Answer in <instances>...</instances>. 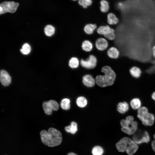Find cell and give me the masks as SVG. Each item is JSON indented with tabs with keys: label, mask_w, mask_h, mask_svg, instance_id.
I'll use <instances>...</instances> for the list:
<instances>
[{
	"label": "cell",
	"mask_w": 155,
	"mask_h": 155,
	"mask_svg": "<svg viewBox=\"0 0 155 155\" xmlns=\"http://www.w3.org/2000/svg\"><path fill=\"white\" fill-rule=\"evenodd\" d=\"M40 135L42 142L49 147L57 146L60 144L62 141L61 133L54 128H49L48 131L42 130L40 132Z\"/></svg>",
	"instance_id": "cell-1"
},
{
	"label": "cell",
	"mask_w": 155,
	"mask_h": 155,
	"mask_svg": "<svg viewBox=\"0 0 155 155\" xmlns=\"http://www.w3.org/2000/svg\"><path fill=\"white\" fill-rule=\"evenodd\" d=\"M101 71L103 74L97 75L95 79L97 85L101 87L112 85L116 77L114 70L110 66L106 65L102 68Z\"/></svg>",
	"instance_id": "cell-2"
},
{
	"label": "cell",
	"mask_w": 155,
	"mask_h": 155,
	"mask_svg": "<svg viewBox=\"0 0 155 155\" xmlns=\"http://www.w3.org/2000/svg\"><path fill=\"white\" fill-rule=\"evenodd\" d=\"M117 150L120 152H126L129 155H132L137 151L138 146L133 140L125 137L121 139L116 144Z\"/></svg>",
	"instance_id": "cell-3"
},
{
	"label": "cell",
	"mask_w": 155,
	"mask_h": 155,
	"mask_svg": "<svg viewBox=\"0 0 155 155\" xmlns=\"http://www.w3.org/2000/svg\"><path fill=\"white\" fill-rule=\"evenodd\" d=\"M120 124L122 131L129 135L134 134L137 130V123L132 116H128L125 119L122 120Z\"/></svg>",
	"instance_id": "cell-4"
},
{
	"label": "cell",
	"mask_w": 155,
	"mask_h": 155,
	"mask_svg": "<svg viewBox=\"0 0 155 155\" xmlns=\"http://www.w3.org/2000/svg\"><path fill=\"white\" fill-rule=\"evenodd\" d=\"M137 117L144 125L147 126L152 125L155 119L154 115L149 113L148 108L145 106L141 107L138 110Z\"/></svg>",
	"instance_id": "cell-5"
},
{
	"label": "cell",
	"mask_w": 155,
	"mask_h": 155,
	"mask_svg": "<svg viewBox=\"0 0 155 155\" xmlns=\"http://www.w3.org/2000/svg\"><path fill=\"white\" fill-rule=\"evenodd\" d=\"M19 5V3L13 1H4L1 3L0 6L3 8L2 14L6 13H14L17 10Z\"/></svg>",
	"instance_id": "cell-6"
},
{
	"label": "cell",
	"mask_w": 155,
	"mask_h": 155,
	"mask_svg": "<svg viewBox=\"0 0 155 155\" xmlns=\"http://www.w3.org/2000/svg\"><path fill=\"white\" fill-rule=\"evenodd\" d=\"M97 62L96 57L94 55L91 54L86 59H81L80 60V65L85 69L91 70L96 67Z\"/></svg>",
	"instance_id": "cell-7"
},
{
	"label": "cell",
	"mask_w": 155,
	"mask_h": 155,
	"mask_svg": "<svg viewBox=\"0 0 155 155\" xmlns=\"http://www.w3.org/2000/svg\"><path fill=\"white\" fill-rule=\"evenodd\" d=\"M133 140L137 144L148 143L150 141V137L147 131H139L135 133L132 137Z\"/></svg>",
	"instance_id": "cell-8"
},
{
	"label": "cell",
	"mask_w": 155,
	"mask_h": 155,
	"mask_svg": "<svg viewBox=\"0 0 155 155\" xmlns=\"http://www.w3.org/2000/svg\"><path fill=\"white\" fill-rule=\"evenodd\" d=\"M95 45L98 50L102 51L108 49V40L104 37H100L96 40Z\"/></svg>",
	"instance_id": "cell-9"
},
{
	"label": "cell",
	"mask_w": 155,
	"mask_h": 155,
	"mask_svg": "<svg viewBox=\"0 0 155 155\" xmlns=\"http://www.w3.org/2000/svg\"><path fill=\"white\" fill-rule=\"evenodd\" d=\"M96 31L98 34L103 36L115 32V29L112 28L108 25L100 26L97 28Z\"/></svg>",
	"instance_id": "cell-10"
},
{
	"label": "cell",
	"mask_w": 155,
	"mask_h": 155,
	"mask_svg": "<svg viewBox=\"0 0 155 155\" xmlns=\"http://www.w3.org/2000/svg\"><path fill=\"white\" fill-rule=\"evenodd\" d=\"M0 80L1 84L4 86L9 85L11 82V78L6 71L2 70L0 71Z\"/></svg>",
	"instance_id": "cell-11"
},
{
	"label": "cell",
	"mask_w": 155,
	"mask_h": 155,
	"mask_svg": "<svg viewBox=\"0 0 155 155\" xmlns=\"http://www.w3.org/2000/svg\"><path fill=\"white\" fill-rule=\"evenodd\" d=\"M120 54L119 50L115 46L111 47L107 50V55L111 59H118Z\"/></svg>",
	"instance_id": "cell-12"
},
{
	"label": "cell",
	"mask_w": 155,
	"mask_h": 155,
	"mask_svg": "<svg viewBox=\"0 0 155 155\" xmlns=\"http://www.w3.org/2000/svg\"><path fill=\"white\" fill-rule=\"evenodd\" d=\"M82 82L85 86L88 87L93 86L96 82L95 79L90 74H86L83 76Z\"/></svg>",
	"instance_id": "cell-13"
},
{
	"label": "cell",
	"mask_w": 155,
	"mask_h": 155,
	"mask_svg": "<svg viewBox=\"0 0 155 155\" xmlns=\"http://www.w3.org/2000/svg\"><path fill=\"white\" fill-rule=\"evenodd\" d=\"M107 22L109 25L115 26L119 23V20L115 13L110 12L107 14Z\"/></svg>",
	"instance_id": "cell-14"
},
{
	"label": "cell",
	"mask_w": 155,
	"mask_h": 155,
	"mask_svg": "<svg viewBox=\"0 0 155 155\" xmlns=\"http://www.w3.org/2000/svg\"><path fill=\"white\" fill-rule=\"evenodd\" d=\"M97 28V26L96 24L89 23L85 26L84 30L86 34L91 35L93 34Z\"/></svg>",
	"instance_id": "cell-15"
},
{
	"label": "cell",
	"mask_w": 155,
	"mask_h": 155,
	"mask_svg": "<svg viewBox=\"0 0 155 155\" xmlns=\"http://www.w3.org/2000/svg\"><path fill=\"white\" fill-rule=\"evenodd\" d=\"M94 47L92 42L88 40H85L82 42L81 47L82 49L84 51L89 52L92 51Z\"/></svg>",
	"instance_id": "cell-16"
},
{
	"label": "cell",
	"mask_w": 155,
	"mask_h": 155,
	"mask_svg": "<svg viewBox=\"0 0 155 155\" xmlns=\"http://www.w3.org/2000/svg\"><path fill=\"white\" fill-rule=\"evenodd\" d=\"M129 109V105L125 102H119L117 105V110L120 113L124 114Z\"/></svg>",
	"instance_id": "cell-17"
},
{
	"label": "cell",
	"mask_w": 155,
	"mask_h": 155,
	"mask_svg": "<svg viewBox=\"0 0 155 155\" xmlns=\"http://www.w3.org/2000/svg\"><path fill=\"white\" fill-rule=\"evenodd\" d=\"M68 65L72 69H77L80 65V61L77 57H72L69 60Z\"/></svg>",
	"instance_id": "cell-18"
},
{
	"label": "cell",
	"mask_w": 155,
	"mask_h": 155,
	"mask_svg": "<svg viewBox=\"0 0 155 155\" xmlns=\"http://www.w3.org/2000/svg\"><path fill=\"white\" fill-rule=\"evenodd\" d=\"M65 131L68 133L72 134H75L78 130L77 123L74 121L72 122L69 125L65 127Z\"/></svg>",
	"instance_id": "cell-19"
},
{
	"label": "cell",
	"mask_w": 155,
	"mask_h": 155,
	"mask_svg": "<svg viewBox=\"0 0 155 155\" xmlns=\"http://www.w3.org/2000/svg\"><path fill=\"white\" fill-rule=\"evenodd\" d=\"M129 71L131 75L133 77L137 78H139L142 73V71L140 68L136 66L131 67Z\"/></svg>",
	"instance_id": "cell-20"
},
{
	"label": "cell",
	"mask_w": 155,
	"mask_h": 155,
	"mask_svg": "<svg viewBox=\"0 0 155 155\" xmlns=\"http://www.w3.org/2000/svg\"><path fill=\"white\" fill-rule=\"evenodd\" d=\"M100 10L103 13H107L109 11L110 6L109 3L106 0H101L100 2Z\"/></svg>",
	"instance_id": "cell-21"
},
{
	"label": "cell",
	"mask_w": 155,
	"mask_h": 155,
	"mask_svg": "<svg viewBox=\"0 0 155 155\" xmlns=\"http://www.w3.org/2000/svg\"><path fill=\"white\" fill-rule=\"evenodd\" d=\"M130 104L133 109L138 110L141 107V102L139 99L137 98H135L131 100Z\"/></svg>",
	"instance_id": "cell-22"
},
{
	"label": "cell",
	"mask_w": 155,
	"mask_h": 155,
	"mask_svg": "<svg viewBox=\"0 0 155 155\" xmlns=\"http://www.w3.org/2000/svg\"><path fill=\"white\" fill-rule=\"evenodd\" d=\"M76 103L78 106L80 108L85 107L87 104V99L84 97L80 96L76 99Z\"/></svg>",
	"instance_id": "cell-23"
},
{
	"label": "cell",
	"mask_w": 155,
	"mask_h": 155,
	"mask_svg": "<svg viewBox=\"0 0 155 155\" xmlns=\"http://www.w3.org/2000/svg\"><path fill=\"white\" fill-rule=\"evenodd\" d=\"M70 100L69 98L63 99L60 103V106L62 109L64 110H68L70 108Z\"/></svg>",
	"instance_id": "cell-24"
},
{
	"label": "cell",
	"mask_w": 155,
	"mask_h": 155,
	"mask_svg": "<svg viewBox=\"0 0 155 155\" xmlns=\"http://www.w3.org/2000/svg\"><path fill=\"white\" fill-rule=\"evenodd\" d=\"M55 29L54 27L51 25L46 26L44 29L45 34L47 36H51L55 33Z\"/></svg>",
	"instance_id": "cell-25"
},
{
	"label": "cell",
	"mask_w": 155,
	"mask_h": 155,
	"mask_svg": "<svg viewBox=\"0 0 155 155\" xmlns=\"http://www.w3.org/2000/svg\"><path fill=\"white\" fill-rule=\"evenodd\" d=\"M42 107L45 113L48 115L52 114V109L48 102H45L43 103Z\"/></svg>",
	"instance_id": "cell-26"
},
{
	"label": "cell",
	"mask_w": 155,
	"mask_h": 155,
	"mask_svg": "<svg viewBox=\"0 0 155 155\" xmlns=\"http://www.w3.org/2000/svg\"><path fill=\"white\" fill-rule=\"evenodd\" d=\"M31 50V47L30 45L27 43H26L23 45L20 51L22 54L26 55L30 53Z\"/></svg>",
	"instance_id": "cell-27"
},
{
	"label": "cell",
	"mask_w": 155,
	"mask_h": 155,
	"mask_svg": "<svg viewBox=\"0 0 155 155\" xmlns=\"http://www.w3.org/2000/svg\"><path fill=\"white\" fill-rule=\"evenodd\" d=\"M103 152V150L101 147L96 146L93 148L92 153L93 155H102Z\"/></svg>",
	"instance_id": "cell-28"
},
{
	"label": "cell",
	"mask_w": 155,
	"mask_h": 155,
	"mask_svg": "<svg viewBox=\"0 0 155 155\" xmlns=\"http://www.w3.org/2000/svg\"><path fill=\"white\" fill-rule=\"evenodd\" d=\"M48 102L53 110L57 111L59 109V104L57 101L54 100H50Z\"/></svg>",
	"instance_id": "cell-29"
},
{
	"label": "cell",
	"mask_w": 155,
	"mask_h": 155,
	"mask_svg": "<svg viewBox=\"0 0 155 155\" xmlns=\"http://www.w3.org/2000/svg\"><path fill=\"white\" fill-rule=\"evenodd\" d=\"M107 40L110 41L114 40L116 38L115 32H112L104 36Z\"/></svg>",
	"instance_id": "cell-30"
},
{
	"label": "cell",
	"mask_w": 155,
	"mask_h": 155,
	"mask_svg": "<svg viewBox=\"0 0 155 155\" xmlns=\"http://www.w3.org/2000/svg\"><path fill=\"white\" fill-rule=\"evenodd\" d=\"M85 4L88 6L91 5L92 3V0H84Z\"/></svg>",
	"instance_id": "cell-31"
},
{
	"label": "cell",
	"mask_w": 155,
	"mask_h": 155,
	"mask_svg": "<svg viewBox=\"0 0 155 155\" xmlns=\"http://www.w3.org/2000/svg\"><path fill=\"white\" fill-rule=\"evenodd\" d=\"M78 4L82 7L85 4L84 0H78Z\"/></svg>",
	"instance_id": "cell-32"
},
{
	"label": "cell",
	"mask_w": 155,
	"mask_h": 155,
	"mask_svg": "<svg viewBox=\"0 0 155 155\" xmlns=\"http://www.w3.org/2000/svg\"><path fill=\"white\" fill-rule=\"evenodd\" d=\"M152 56L155 58V45L153 46L152 48Z\"/></svg>",
	"instance_id": "cell-33"
},
{
	"label": "cell",
	"mask_w": 155,
	"mask_h": 155,
	"mask_svg": "<svg viewBox=\"0 0 155 155\" xmlns=\"http://www.w3.org/2000/svg\"><path fill=\"white\" fill-rule=\"evenodd\" d=\"M124 4H123V3L121 2H119V3H118L117 5V6L119 8H123L124 6Z\"/></svg>",
	"instance_id": "cell-34"
},
{
	"label": "cell",
	"mask_w": 155,
	"mask_h": 155,
	"mask_svg": "<svg viewBox=\"0 0 155 155\" xmlns=\"http://www.w3.org/2000/svg\"><path fill=\"white\" fill-rule=\"evenodd\" d=\"M152 99L155 101V92L153 93L152 95Z\"/></svg>",
	"instance_id": "cell-35"
},
{
	"label": "cell",
	"mask_w": 155,
	"mask_h": 155,
	"mask_svg": "<svg viewBox=\"0 0 155 155\" xmlns=\"http://www.w3.org/2000/svg\"><path fill=\"white\" fill-rule=\"evenodd\" d=\"M67 155H77L73 152H70V153H69Z\"/></svg>",
	"instance_id": "cell-36"
},
{
	"label": "cell",
	"mask_w": 155,
	"mask_h": 155,
	"mask_svg": "<svg viewBox=\"0 0 155 155\" xmlns=\"http://www.w3.org/2000/svg\"><path fill=\"white\" fill-rule=\"evenodd\" d=\"M153 137L154 139V140H155V134L154 135Z\"/></svg>",
	"instance_id": "cell-37"
},
{
	"label": "cell",
	"mask_w": 155,
	"mask_h": 155,
	"mask_svg": "<svg viewBox=\"0 0 155 155\" xmlns=\"http://www.w3.org/2000/svg\"><path fill=\"white\" fill-rule=\"evenodd\" d=\"M71 0L73 1H78V0Z\"/></svg>",
	"instance_id": "cell-38"
}]
</instances>
